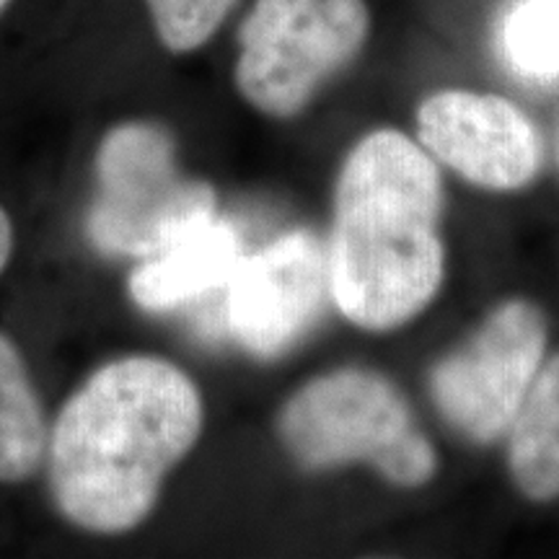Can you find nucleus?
Here are the masks:
<instances>
[{"label":"nucleus","instance_id":"1","mask_svg":"<svg viewBox=\"0 0 559 559\" xmlns=\"http://www.w3.org/2000/svg\"><path fill=\"white\" fill-rule=\"evenodd\" d=\"M200 430V391L185 370L148 355L107 362L66 402L47 438L55 506L94 534L135 528Z\"/></svg>","mask_w":559,"mask_h":559},{"label":"nucleus","instance_id":"2","mask_svg":"<svg viewBox=\"0 0 559 559\" xmlns=\"http://www.w3.org/2000/svg\"><path fill=\"white\" fill-rule=\"evenodd\" d=\"M436 164L396 130L362 138L342 166L330 254L340 311L366 330H391L430 304L443 280Z\"/></svg>","mask_w":559,"mask_h":559},{"label":"nucleus","instance_id":"3","mask_svg":"<svg viewBox=\"0 0 559 559\" xmlns=\"http://www.w3.org/2000/svg\"><path fill=\"white\" fill-rule=\"evenodd\" d=\"M280 432L309 469L366 461L394 485L419 487L438 466L400 391L370 370H334L311 381L283 409Z\"/></svg>","mask_w":559,"mask_h":559},{"label":"nucleus","instance_id":"4","mask_svg":"<svg viewBox=\"0 0 559 559\" xmlns=\"http://www.w3.org/2000/svg\"><path fill=\"white\" fill-rule=\"evenodd\" d=\"M96 177L99 192L86 230L107 257L145 260L215 215L213 187L179 174L174 140L158 124L124 122L109 130L96 153Z\"/></svg>","mask_w":559,"mask_h":559},{"label":"nucleus","instance_id":"5","mask_svg":"<svg viewBox=\"0 0 559 559\" xmlns=\"http://www.w3.org/2000/svg\"><path fill=\"white\" fill-rule=\"evenodd\" d=\"M366 0H257L239 29L236 86L251 107L293 117L362 50Z\"/></svg>","mask_w":559,"mask_h":559},{"label":"nucleus","instance_id":"6","mask_svg":"<svg viewBox=\"0 0 559 559\" xmlns=\"http://www.w3.org/2000/svg\"><path fill=\"white\" fill-rule=\"evenodd\" d=\"M547 326L539 309L513 300L459 353L432 370L436 404L461 432L474 440H495L519 415L531 383L539 373Z\"/></svg>","mask_w":559,"mask_h":559},{"label":"nucleus","instance_id":"7","mask_svg":"<svg viewBox=\"0 0 559 559\" xmlns=\"http://www.w3.org/2000/svg\"><path fill=\"white\" fill-rule=\"evenodd\" d=\"M330 285V260L309 230L241 257L228 280L226 326L249 353L277 358L311 330Z\"/></svg>","mask_w":559,"mask_h":559},{"label":"nucleus","instance_id":"8","mask_svg":"<svg viewBox=\"0 0 559 559\" xmlns=\"http://www.w3.org/2000/svg\"><path fill=\"white\" fill-rule=\"evenodd\" d=\"M417 130L432 156L487 190H519L539 169L534 124L500 96L440 91L419 107Z\"/></svg>","mask_w":559,"mask_h":559},{"label":"nucleus","instance_id":"9","mask_svg":"<svg viewBox=\"0 0 559 559\" xmlns=\"http://www.w3.org/2000/svg\"><path fill=\"white\" fill-rule=\"evenodd\" d=\"M241 257V236L234 223L210 215L145 257L130 275V296L145 311L179 309L228 285Z\"/></svg>","mask_w":559,"mask_h":559},{"label":"nucleus","instance_id":"10","mask_svg":"<svg viewBox=\"0 0 559 559\" xmlns=\"http://www.w3.org/2000/svg\"><path fill=\"white\" fill-rule=\"evenodd\" d=\"M510 469L531 500L559 498V355L531 383L513 419Z\"/></svg>","mask_w":559,"mask_h":559},{"label":"nucleus","instance_id":"11","mask_svg":"<svg viewBox=\"0 0 559 559\" xmlns=\"http://www.w3.org/2000/svg\"><path fill=\"white\" fill-rule=\"evenodd\" d=\"M47 423L37 389L16 345L0 334V481L19 485L37 474L47 451Z\"/></svg>","mask_w":559,"mask_h":559},{"label":"nucleus","instance_id":"12","mask_svg":"<svg viewBox=\"0 0 559 559\" xmlns=\"http://www.w3.org/2000/svg\"><path fill=\"white\" fill-rule=\"evenodd\" d=\"M498 45L521 79L559 81V0H513L500 19Z\"/></svg>","mask_w":559,"mask_h":559},{"label":"nucleus","instance_id":"13","mask_svg":"<svg viewBox=\"0 0 559 559\" xmlns=\"http://www.w3.org/2000/svg\"><path fill=\"white\" fill-rule=\"evenodd\" d=\"M160 45L171 52H194L221 29L239 0H145Z\"/></svg>","mask_w":559,"mask_h":559},{"label":"nucleus","instance_id":"14","mask_svg":"<svg viewBox=\"0 0 559 559\" xmlns=\"http://www.w3.org/2000/svg\"><path fill=\"white\" fill-rule=\"evenodd\" d=\"M11 251H13V226H11L9 213L0 207V272H3L5 264H9Z\"/></svg>","mask_w":559,"mask_h":559},{"label":"nucleus","instance_id":"15","mask_svg":"<svg viewBox=\"0 0 559 559\" xmlns=\"http://www.w3.org/2000/svg\"><path fill=\"white\" fill-rule=\"evenodd\" d=\"M9 3H11V0H0V13L9 9Z\"/></svg>","mask_w":559,"mask_h":559},{"label":"nucleus","instance_id":"16","mask_svg":"<svg viewBox=\"0 0 559 559\" xmlns=\"http://www.w3.org/2000/svg\"><path fill=\"white\" fill-rule=\"evenodd\" d=\"M557 153H559V135H557Z\"/></svg>","mask_w":559,"mask_h":559}]
</instances>
